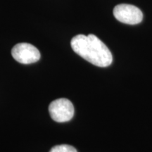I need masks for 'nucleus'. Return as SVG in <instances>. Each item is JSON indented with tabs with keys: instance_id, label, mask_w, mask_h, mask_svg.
<instances>
[{
	"instance_id": "obj_1",
	"label": "nucleus",
	"mask_w": 152,
	"mask_h": 152,
	"mask_svg": "<svg viewBox=\"0 0 152 152\" xmlns=\"http://www.w3.org/2000/svg\"><path fill=\"white\" fill-rule=\"evenodd\" d=\"M71 45L76 54L98 67H107L113 61L111 51L103 42L92 34L75 36L71 39Z\"/></svg>"
},
{
	"instance_id": "obj_2",
	"label": "nucleus",
	"mask_w": 152,
	"mask_h": 152,
	"mask_svg": "<svg viewBox=\"0 0 152 152\" xmlns=\"http://www.w3.org/2000/svg\"><path fill=\"white\" fill-rule=\"evenodd\" d=\"M51 118L58 123L71 121L74 115V106L68 99L60 98L53 101L49 106Z\"/></svg>"
},
{
	"instance_id": "obj_4",
	"label": "nucleus",
	"mask_w": 152,
	"mask_h": 152,
	"mask_svg": "<svg viewBox=\"0 0 152 152\" xmlns=\"http://www.w3.org/2000/svg\"><path fill=\"white\" fill-rule=\"evenodd\" d=\"M11 55L16 61L23 64H30L40 58L39 51L29 43H18L13 47Z\"/></svg>"
},
{
	"instance_id": "obj_3",
	"label": "nucleus",
	"mask_w": 152,
	"mask_h": 152,
	"mask_svg": "<svg viewBox=\"0 0 152 152\" xmlns=\"http://www.w3.org/2000/svg\"><path fill=\"white\" fill-rule=\"evenodd\" d=\"M113 15L120 22L129 25H136L142 22L143 14L135 6L122 4L115 6Z\"/></svg>"
},
{
	"instance_id": "obj_5",
	"label": "nucleus",
	"mask_w": 152,
	"mask_h": 152,
	"mask_svg": "<svg viewBox=\"0 0 152 152\" xmlns=\"http://www.w3.org/2000/svg\"><path fill=\"white\" fill-rule=\"evenodd\" d=\"M49 152H77L73 146L68 144H61L52 147Z\"/></svg>"
}]
</instances>
